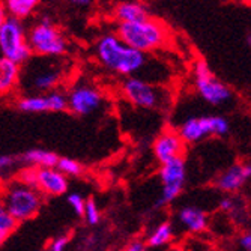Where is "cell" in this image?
I'll return each mask as SVG.
<instances>
[{
  "instance_id": "33",
  "label": "cell",
  "mask_w": 251,
  "mask_h": 251,
  "mask_svg": "<svg viewBox=\"0 0 251 251\" xmlns=\"http://www.w3.org/2000/svg\"><path fill=\"white\" fill-rule=\"evenodd\" d=\"M6 18H8V14H6V11H5V6H3V3H2V0H0V26H2L3 23L6 21Z\"/></svg>"
},
{
  "instance_id": "10",
  "label": "cell",
  "mask_w": 251,
  "mask_h": 251,
  "mask_svg": "<svg viewBox=\"0 0 251 251\" xmlns=\"http://www.w3.org/2000/svg\"><path fill=\"white\" fill-rule=\"evenodd\" d=\"M68 110L77 116H89L104 104L102 92L89 81L75 83L66 94Z\"/></svg>"
},
{
  "instance_id": "5",
  "label": "cell",
  "mask_w": 251,
  "mask_h": 251,
  "mask_svg": "<svg viewBox=\"0 0 251 251\" xmlns=\"http://www.w3.org/2000/svg\"><path fill=\"white\" fill-rule=\"evenodd\" d=\"M27 42L32 56L62 57L66 54L70 44L63 32L49 18H42L27 29Z\"/></svg>"
},
{
  "instance_id": "14",
  "label": "cell",
  "mask_w": 251,
  "mask_h": 251,
  "mask_svg": "<svg viewBox=\"0 0 251 251\" xmlns=\"http://www.w3.org/2000/svg\"><path fill=\"white\" fill-rule=\"evenodd\" d=\"M35 188L42 196H62L68 191V177L56 167H35Z\"/></svg>"
},
{
  "instance_id": "13",
  "label": "cell",
  "mask_w": 251,
  "mask_h": 251,
  "mask_svg": "<svg viewBox=\"0 0 251 251\" xmlns=\"http://www.w3.org/2000/svg\"><path fill=\"white\" fill-rule=\"evenodd\" d=\"M152 149L158 161L161 164H166L172 161V159L182 158L185 151V143L180 139L177 131L164 129L161 134H158V137L153 140Z\"/></svg>"
},
{
  "instance_id": "4",
  "label": "cell",
  "mask_w": 251,
  "mask_h": 251,
  "mask_svg": "<svg viewBox=\"0 0 251 251\" xmlns=\"http://www.w3.org/2000/svg\"><path fill=\"white\" fill-rule=\"evenodd\" d=\"M0 191V201L17 223L35 218L44 204V196L36 188L23 184L18 179L8 182Z\"/></svg>"
},
{
  "instance_id": "27",
  "label": "cell",
  "mask_w": 251,
  "mask_h": 251,
  "mask_svg": "<svg viewBox=\"0 0 251 251\" xmlns=\"http://www.w3.org/2000/svg\"><path fill=\"white\" fill-rule=\"evenodd\" d=\"M68 242H70V238H68V236H65V235L57 236L56 239L51 241L49 251H65L66 247H68Z\"/></svg>"
},
{
  "instance_id": "11",
  "label": "cell",
  "mask_w": 251,
  "mask_h": 251,
  "mask_svg": "<svg viewBox=\"0 0 251 251\" xmlns=\"http://www.w3.org/2000/svg\"><path fill=\"white\" fill-rule=\"evenodd\" d=\"M159 179H161V185H163L159 204L172 203L180 196V193L184 191L185 187L187 164L184 161V158H176L166 164H161Z\"/></svg>"
},
{
  "instance_id": "15",
  "label": "cell",
  "mask_w": 251,
  "mask_h": 251,
  "mask_svg": "<svg viewBox=\"0 0 251 251\" xmlns=\"http://www.w3.org/2000/svg\"><path fill=\"white\" fill-rule=\"evenodd\" d=\"M250 177H251V164H245V163L233 164L232 167H229L224 173L220 175V177L217 179V187L224 193H235L247 184Z\"/></svg>"
},
{
  "instance_id": "19",
  "label": "cell",
  "mask_w": 251,
  "mask_h": 251,
  "mask_svg": "<svg viewBox=\"0 0 251 251\" xmlns=\"http://www.w3.org/2000/svg\"><path fill=\"white\" fill-rule=\"evenodd\" d=\"M2 3L8 17L25 21L36 12L41 0H2Z\"/></svg>"
},
{
  "instance_id": "24",
  "label": "cell",
  "mask_w": 251,
  "mask_h": 251,
  "mask_svg": "<svg viewBox=\"0 0 251 251\" xmlns=\"http://www.w3.org/2000/svg\"><path fill=\"white\" fill-rule=\"evenodd\" d=\"M81 217H84V220L90 226H95V224L100 223V220H101V211L98 208V204L95 203V200H92V199L86 200V203H84V211H83V215Z\"/></svg>"
},
{
  "instance_id": "1",
  "label": "cell",
  "mask_w": 251,
  "mask_h": 251,
  "mask_svg": "<svg viewBox=\"0 0 251 251\" xmlns=\"http://www.w3.org/2000/svg\"><path fill=\"white\" fill-rule=\"evenodd\" d=\"M95 57L107 71L122 77H139L149 65V54L126 45L116 33H105L95 42Z\"/></svg>"
},
{
  "instance_id": "8",
  "label": "cell",
  "mask_w": 251,
  "mask_h": 251,
  "mask_svg": "<svg viewBox=\"0 0 251 251\" xmlns=\"http://www.w3.org/2000/svg\"><path fill=\"white\" fill-rule=\"evenodd\" d=\"M230 131V124L223 116H194L188 118L177 129L184 143H199L211 135L223 137Z\"/></svg>"
},
{
  "instance_id": "34",
  "label": "cell",
  "mask_w": 251,
  "mask_h": 251,
  "mask_svg": "<svg viewBox=\"0 0 251 251\" xmlns=\"http://www.w3.org/2000/svg\"><path fill=\"white\" fill-rule=\"evenodd\" d=\"M167 251H187L184 247H182V245H177V247H172V248H169Z\"/></svg>"
},
{
  "instance_id": "9",
  "label": "cell",
  "mask_w": 251,
  "mask_h": 251,
  "mask_svg": "<svg viewBox=\"0 0 251 251\" xmlns=\"http://www.w3.org/2000/svg\"><path fill=\"white\" fill-rule=\"evenodd\" d=\"M194 84L199 95L211 105H221L232 100V90L212 74L208 62L203 59L194 63Z\"/></svg>"
},
{
  "instance_id": "21",
  "label": "cell",
  "mask_w": 251,
  "mask_h": 251,
  "mask_svg": "<svg viewBox=\"0 0 251 251\" xmlns=\"http://www.w3.org/2000/svg\"><path fill=\"white\" fill-rule=\"evenodd\" d=\"M173 236H175L173 224L170 221H164V223H159L149 233L146 244L151 248H161V247L170 244L173 241Z\"/></svg>"
},
{
  "instance_id": "2",
  "label": "cell",
  "mask_w": 251,
  "mask_h": 251,
  "mask_svg": "<svg viewBox=\"0 0 251 251\" xmlns=\"http://www.w3.org/2000/svg\"><path fill=\"white\" fill-rule=\"evenodd\" d=\"M116 35L126 45L145 54L161 50L169 41L167 27L151 17L134 23H118Z\"/></svg>"
},
{
  "instance_id": "29",
  "label": "cell",
  "mask_w": 251,
  "mask_h": 251,
  "mask_svg": "<svg viewBox=\"0 0 251 251\" xmlns=\"http://www.w3.org/2000/svg\"><path fill=\"white\" fill-rule=\"evenodd\" d=\"M220 209L223 212H233L235 211V200L232 197H226L220 201Z\"/></svg>"
},
{
  "instance_id": "17",
  "label": "cell",
  "mask_w": 251,
  "mask_h": 251,
  "mask_svg": "<svg viewBox=\"0 0 251 251\" xmlns=\"http://www.w3.org/2000/svg\"><path fill=\"white\" fill-rule=\"evenodd\" d=\"M113 15L118 23H134L151 17L148 6L139 0H124V2L118 3L113 11Z\"/></svg>"
},
{
  "instance_id": "3",
  "label": "cell",
  "mask_w": 251,
  "mask_h": 251,
  "mask_svg": "<svg viewBox=\"0 0 251 251\" xmlns=\"http://www.w3.org/2000/svg\"><path fill=\"white\" fill-rule=\"evenodd\" d=\"M21 70L20 81H23L29 94H45L56 90L63 81L66 70L59 57H30Z\"/></svg>"
},
{
  "instance_id": "12",
  "label": "cell",
  "mask_w": 251,
  "mask_h": 251,
  "mask_svg": "<svg viewBox=\"0 0 251 251\" xmlns=\"http://www.w3.org/2000/svg\"><path fill=\"white\" fill-rule=\"evenodd\" d=\"M18 110L25 113H60L68 110L66 94L62 90H50L45 94H27L17 102Z\"/></svg>"
},
{
  "instance_id": "20",
  "label": "cell",
  "mask_w": 251,
  "mask_h": 251,
  "mask_svg": "<svg viewBox=\"0 0 251 251\" xmlns=\"http://www.w3.org/2000/svg\"><path fill=\"white\" fill-rule=\"evenodd\" d=\"M23 161L29 164V167L44 169V167H56L59 156L47 149H30L23 153Z\"/></svg>"
},
{
  "instance_id": "26",
  "label": "cell",
  "mask_w": 251,
  "mask_h": 251,
  "mask_svg": "<svg viewBox=\"0 0 251 251\" xmlns=\"http://www.w3.org/2000/svg\"><path fill=\"white\" fill-rule=\"evenodd\" d=\"M187 251H208V245L203 239H199V238H191L188 239V242L185 244L184 247Z\"/></svg>"
},
{
  "instance_id": "28",
  "label": "cell",
  "mask_w": 251,
  "mask_h": 251,
  "mask_svg": "<svg viewBox=\"0 0 251 251\" xmlns=\"http://www.w3.org/2000/svg\"><path fill=\"white\" fill-rule=\"evenodd\" d=\"M239 251H251V232H245L238 238Z\"/></svg>"
},
{
  "instance_id": "22",
  "label": "cell",
  "mask_w": 251,
  "mask_h": 251,
  "mask_svg": "<svg viewBox=\"0 0 251 251\" xmlns=\"http://www.w3.org/2000/svg\"><path fill=\"white\" fill-rule=\"evenodd\" d=\"M17 221L9 215L3 203L0 201V245H2L17 229Z\"/></svg>"
},
{
  "instance_id": "23",
  "label": "cell",
  "mask_w": 251,
  "mask_h": 251,
  "mask_svg": "<svg viewBox=\"0 0 251 251\" xmlns=\"http://www.w3.org/2000/svg\"><path fill=\"white\" fill-rule=\"evenodd\" d=\"M56 169L59 172H62L66 177L68 176H80L83 173V166L78 161H75V159L66 158V156H62L57 159Z\"/></svg>"
},
{
  "instance_id": "25",
  "label": "cell",
  "mask_w": 251,
  "mask_h": 251,
  "mask_svg": "<svg viewBox=\"0 0 251 251\" xmlns=\"http://www.w3.org/2000/svg\"><path fill=\"white\" fill-rule=\"evenodd\" d=\"M68 203H70V206L73 208V211H74L77 215H80V217L83 215L86 200L83 199L81 194H78V193H71L70 196H68Z\"/></svg>"
},
{
  "instance_id": "30",
  "label": "cell",
  "mask_w": 251,
  "mask_h": 251,
  "mask_svg": "<svg viewBox=\"0 0 251 251\" xmlns=\"http://www.w3.org/2000/svg\"><path fill=\"white\" fill-rule=\"evenodd\" d=\"M15 159L9 155H0V172H5L12 167Z\"/></svg>"
},
{
  "instance_id": "18",
  "label": "cell",
  "mask_w": 251,
  "mask_h": 251,
  "mask_svg": "<svg viewBox=\"0 0 251 251\" xmlns=\"http://www.w3.org/2000/svg\"><path fill=\"white\" fill-rule=\"evenodd\" d=\"M21 66L0 57V97L6 95L18 86Z\"/></svg>"
},
{
  "instance_id": "32",
  "label": "cell",
  "mask_w": 251,
  "mask_h": 251,
  "mask_svg": "<svg viewBox=\"0 0 251 251\" xmlns=\"http://www.w3.org/2000/svg\"><path fill=\"white\" fill-rule=\"evenodd\" d=\"M125 251H146V245L142 241H134L126 247Z\"/></svg>"
},
{
  "instance_id": "6",
  "label": "cell",
  "mask_w": 251,
  "mask_h": 251,
  "mask_svg": "<svg viewBox=\"0 0 251 251\" xmlns=\"http://www.w3.org/2000/svg\"><path fill=\"white\" fill-rule=\"evenodd\" d=\"M0 57L20 66L32 57L27 42V29L21 20L8 17L0 26Z\"/></svg>"
},
{
  "instance_id": "16",
  "label": "cell",
  "mask_w": 251,
  "mask_h": 251,
  "mask_svg": "<svg viewBox=\"0 0 251 251\" xmlns=\"http://www.w3.org/2000/svg\"><path fill=\"white\" fill-rule=\"evenodd\" d=\"M177 221L190 233L199 235L208 229V215L197 206H184L177 212Z\"/></svg>"
},
{
  "instance_id": "35",
  "label": "cell",
  "mask_w": 251,
  "mask_h": 251,
  "mask_svg": "<svg viewBox=\"0 0 251 251\" xmlns=\"http://www.w3.org/2000/svg\"><path fill=\"white\" fill-rule=\"evenodd\" d=\"M247 44H248V47L251 49V35H248V36H247Z\"/></svg>"
},
{
  "instance_id": "7",
  "label": "cell",
  "mask_w": 251,
  "mask_h": 251,
  "mask_svg": "<svg viewBox=\"0 0 251 251\" xmlns=\"http://www.w3.org/2000/svg\"><path fill=\"white\" fill-rule=\"evenodd\" d=\"M124 98L145 110H159L169 104V94L161 87L143 77H126L121 84Z\"/></svg>"
},
{
  "instance_id": "31",
  "label": "cell",
  "mask_w": 251,
  "mask_h": 251,
  "mask_svg": "<svg viewBox=\"0 0 251 251\" xmlns=\"http://www.w3.org/2000/svg\"><path fill=\"white\" fill-rule=\"evenodd\" d=\"M66 2L75 8H89L94 0H66Z\"/></svg>"
}]
</instances>
